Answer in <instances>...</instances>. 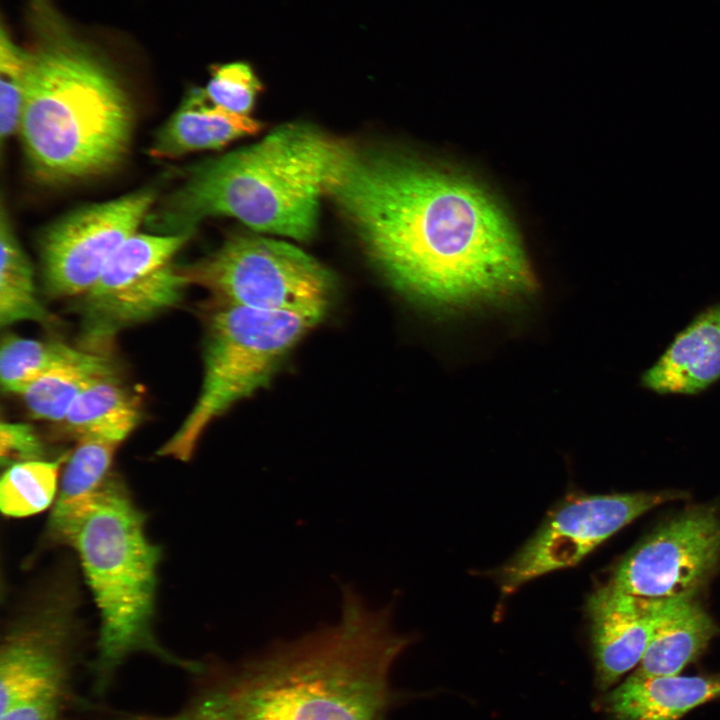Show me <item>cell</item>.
Wrapping results in <instances>:
<instances>
[{
	"label": "cell",
	"instance_id": "6",
	"mask_svg": "<svg viewBox=\"0 0 720 720\" xmlns=\"http://www.w3.org/2000/svg\"><path fill=\"white\" fill-rule=\"evenodd\" d=\"M321 320L302 313L214 302L207 318L199 397L157 454L190 460L208 425L268 385L288 352Z\"/></svg>",
	"mask_w": 720,
	"mask_h": 720
},
{
	"label": "cell",
	"instance_id": "5",
	"mask_svg": "<svg viewBox=\"0 0 720 720\" xmlns=\"http://www.w3.org/2000/svg\"><path fill=\"white\" fill-rule=\"evenodd\" d=\"M145 523L125 482L112 473L89 496L49 517L45 538L77 553L99 611L92 664L98 692H104L119 667L136 653L189 672L198 673L202 667L201 662L171 653L155 635L162 550L147 536Z\"/></svg>",
	"mask_w": 720,
	"mask_h": 720
},
{
	"label": "cell",
	"instance_id": "14",
	"mask_svg": "<svg viewBox=\"0 0 720 720\" xmlns=\"http://www.w3.org/2000/svg\"><path fill=\"white\" fill-rule=\"evenodd\" d=\"M720 379V303L699 313L642 376L661 394H696Z\"/></svg>",
	"mask_w": 720,
	"mask_h": 720
},
{
	"label": "cell",
	"instance_id": "2",
	"mask_svg": "<svg viewBox=\"0 0 720 720\" xmlns=\"http://www.w3.org/2000/svg\"><path fill=\"white\" fill-rule=\"evenodd\" d=\"M341 594L336 624L214 668L178 712L131 720H384L391 667L412 639L394 631L390 605L369 608L348 585Z\"/></svg>",
	"mask_w": 720,
	"mask_h": 720
},
{
	"label": "cell",
	"instance_id": "10",
	"mask_svg": "<svg viewBox=\"0 0 720 720\" xmlns=\"http://www.w3.org/2000/svg\"><path fill=\"white\" fill-rule=\"evenodd\" d=\"M673 491L573 495L556 504L535 533L494 577L502 598L542 575L572 567L634 519L668 501Z\"/></svg>",
	"mask_w": 720,
	"mask_h": 720
},
{
	"label": "cell",
	"instance_id": "19",
	"mask_svg": "<svg viewBox=\"0 0 720 720\" xmlns=\"http://www.w3.org/2000/svg\"><path fill=\"white\" fill-rule=\"evenodd\" d=\"M0 323L50 321L49 313L36 294L34 272L8 217L1 206L0 214Z\"/></svg>",
	"mask_w": 720,
	"mask_h": 720
},
{
	"label": "cell",
	"instance_id": "18",
	"mask_svg": "<svg viewBox=\"0 0 720 720\" xmlns=\"http://www.w3.org/2000/svg\"><path fill=\"white\" fill-rule=\"evenodd\" d=\"M140 417L138 398L114 371L96 378L78 395L63 423L77 439L98 437L120 445L136 428Z\"/></svg>",
	"mask_w": 720,
	"mask_h": 720
},
{
	"label": "cell",
	"instance_id": "15",
	"mask_svg": "<svg viewBox=\"0 0 720 720\" xmlns=\"http://www.w3.org/2000/svg\"><path fill=\"white\" fill-rule=\"evenodd\" d=\"M720 697V675L644 676L634 672L604 699L613 720H680Z\"/></svg>",
	"mask_w": 720,
	"mask_h": 720
},
{
	"label": "cell",
	"instance_id": "11",
	"mask_svg": "<svg viewBox=\"0 0 720 720\" xmlns=\"http://www.w3.org/2000/svg\"><path fill=\"white\" fill-rule=\"evenodd\" d=\"M156 191L142 188L75 209L48 225L39 238L46 291L54 297L85 295L118 247L146 220Z\"/></svg>",
	"mask_w": 720,
	"mask_h": 720
},
{
	"label": "cell",
	"instance_id": "13",
	"mask_svg": "<svg viewBox=\"0 0 720 720\" xmlns=\"http://www.w3.org/2000/svg\"><path fill=\"white\" fill-rule=\"evenodd\" d=\"M654 604L609 583L588 598L586 612L600 690L610 688L640 664L651 634Z\"/></svg>",
	"mask_w": 720,
	"mask_h": 720
},
{
	"label": "cell",
	"instance_id": "1",
	"mask_svg": "<svg viewBox=\"0 0 720 720\" xmlns=\"http://www.w3.org/2000/svg\"><path fill=\"white\" fill-rule=\"evenodd\" d=\"M328 194L387 279L417 300L452 306L533 284L509 217L469 179L351 146Z\"/></svg>",
	"mask_w": 720,
	"mask_h": 720
},
{
	"label": "cell",
	"instance_id": "25",
	"mask_svg": "<svg viewBox=\"0 0 720 720\" xmlns=\"http://www.w3.org/2000/svg\"><path fill=\"white\" fill-rule=\"evenodd\" d=\"M262 84L250 64L242 61L214 65L204 92L215 105L235 114L249 115Z\"/></svg>",
	"mask_w": 720,
	"mask_h": 720
},
{
	"label": "cell",
	"instance_id": "9",
	"mask_svg": "<svg viewBox=\"0 0 720 720\" xmlns=\"http://www.w3.org/2000/svg\"><path fill=\"white\" fill-rule=\"evenodd\" d=\"M77 600L71 580L55 578L7 625L0 651V714L39 697L66 696L79 636Z\"/></svg>",
	"mask_w": 720,
	"mask_h": 720
},
{
	"label": "cell",
	"instance_id": "20",
	"mask_svg": "<svg viewBox=\"0 0 720 720\" xmlns=\"http://www.w3.org/2000/svg\"><path fill=\"white\" fill-rule=\"evenodd\" d=\"M99 352L57 341L8 335L0 349V380L4 391L18 394L27 384L54 369L87 362Z\"/></svg>",
	"mask_w": 720,
	"mask_h": 720
},
{
	"label": "cell",
	"instance_id": "27",
	"mask_svg": "<svg viewBox=\"0 0 720 720\" xmlns=\"http://www.w3.org/2000/svg\"><path fill=\"white\" fill-rule=\"evenodd\" d=\"M64 698L43 696L17 704L2 713L0 720H61Z\"/></svg>",
	"mask_w": 720,
	"mask_h": 720
},
{
	"label": "cell",
	"instance_id": "17",
	"mask_svg": "<svg viewBox=\"0 0 720 720\" xmlns=\"http://www.w3.org/2000/svg\"><path fill=\"white\" fill-rule=\"evenodd\" d=\"M654 602L650 638L635 672L679 674L701 655L718 629L694 597Z\"/></svg>",
	"mask_w": 720,
	"mask_h": 720
},
{
	"label": "cell",
	"instance_id": "7",
	"mask_svg": "<svg viewBox=\"0 0 720 720\" xmlns=\"http://www.w3.org/2000/svg\"><path fill=\"white\" fill-rule=\"evenodd\" d=\"M190 284L214 302L290 311L323 319L335 292L333 274L298 247L254 235H234L198 262L182 267Z\"/></svg>",
	"mask_w": 720,
	"mask_h": 720
},
{
	"label": "cell",
	"instance_id": "4",
	"mask_svg": "<svg viewBox=\"0 0 720 720\" xmlns=\"http://www.w3.org/2000/svg\"><path fill=\"white\" fill-rule=\"evenodd\" d=\"M350 148L308 124L280 126L255 144L192 167L145 221L155 233L171 234L227 216L256 231L308 240L320 199Z\"/></svg>",
	"mask_w": 720,
	"mask_h": 720
},
{
	"label": "cell",
	"instance_id": "21",
	"mask_svg": "<svg viewBox=\"0 0 720 720\" xmlns=\"http://www.w3.org/2000/svg\"><path fill=\"white\" fill-rule=\"evenodd\" d=\"M114 371L111 360L99 353L87 362L49 371L27 384L18 395L34 417L63 422L78 395L96 378Z\"/></svg>",
	"mask_w": 720,
	"mask_h": 720
},
{
	"label": "cell",
	"instance_id": "16",
	"mask_svg": "<svg viewBox=\"0 0 720 720\" xmlns=\"http://www.w3.org/2000/svg\"><path fill=\"white\" fill-rule=\"evenodd\" d=\"M260 129L259 121L229 112L213 104L203 88H192L156 132L149 153L154 158L174 159L191 152L219 149Z\"/></svg>",
	"mask_w": 720,
	"mask_h": 720
},
{
	"label": "cell",
	"instance_id": "26",
	"mask_svg": "<svg viewBox=\"0 0 720 720\" xmlns=\"http://www.w3.org/2000/svg\"><path fill=\"white\" fill-rule=\"evenodd\" d=\"M45 449L30 425L2 422L0 425V457L3 466L44 459Z\"/></svg>",
	"mask_w": 720,
	"mask_h": 720
},
{
	"label": "cell",
	"instance_id": "3",
	"mask_svg": "<svg viewBox=\"0 0 720 720\" xmlns=\"http://www.w3.org/2000/svg\"><path fill=\"white\" fill-rule=\"evenodd\" d=\"M19 134L34 176L60 184L100 176L125 158L134 128L111 65L48 0H30Z\"/></svg>",
	"mask_w": 720,
	"mask_h": 720
},
{
	"label": "cell",
	"instance_id": "12",
	"mask_svg": "<svg viewBox=\"0 0 720 720\" xmlns=\"http://www.w3.org/2000/svg\"><path fill=\"white\" fill-rule=\"evenodd\" d=\"M720 563V514L712 506L686 511L637 545L618 564L610 585L651 601L694 597Z\"/></svg>",
	"mask_w": 720,
	"mask_h": 720
},
{
	"label": "cell",
	"instance_id": "24",
	"mask_svg": "<svg viewBox=\"0 0 720 720\" xmlns=\"http://www.w3.org/2000/svg\"><path fill=\"white\" fill-rule=\"evenodd\" d=\"M27 49L19 46L4 26L0 34V136L1 143L19 131Z\"/></svg>",
	"mask_w": 720,
	"mask_h": 720
},
{
	"label": "cell",
	"instance_id": "8",
	"mask_svg": "<svg viewBox=\"0 0 720 720\" xmlns=\"http://www.w3.org/2000/svg\"><path fill=\"white\" fill-rule=\"evenodd\" d=\"M193 232L134 233L114 252L82 296L84 338L105 346L123 328L176 305L190 284L174 257Z\"/></svg>",
	"mask_w": 720,
	"mask_h": 720
},
{
	"label": "cell",
	"instance_id": "23",
	"mask_svg": "<svg viewBox=\"0 0 720 720\" xmlns=\"http://www.w3.org/2000/svg\"><path fill=\"white\" fill-rule=\"evenodd\" d=\"M68 456L52 511H62L93 493L109 476L119 444L98 437H82Z\"/></svg>",
	"mask_w": 720,
	"mask_h": 720
},
{
	"label": "cell",
	"instance_id": "22",
	"mask_svg": "<svg viewBox=\"0 0 720 720\" xmlns=\"http://www.w3.org/2000/svg\"><path fill=\"white\" fill-rule=\"evenodd\" d=\"M33 460L6 468L0 482V508L9 517H26L46 510L55 499L63 459Z\"/></svg>",
	"mask_w": 720,
	"mask_h": 720
}]
</instances>
